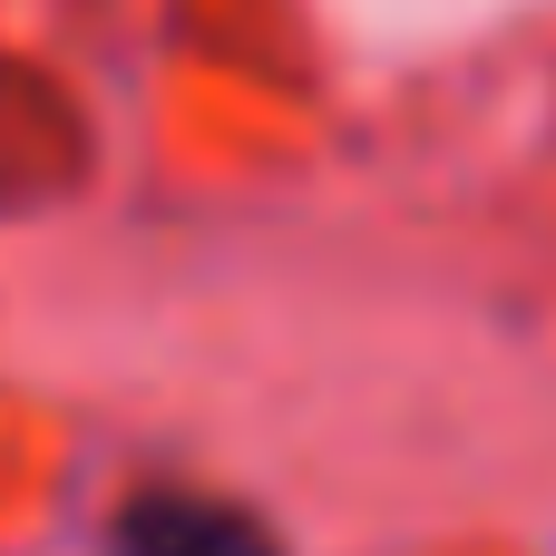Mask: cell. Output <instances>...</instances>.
<instances>
[{
  "label": "cell",
  "instance_id": "6da1fadb",
  "mask_svg": "<svg viewBox=\"0 0 556 556\" xmlns=\"http://www.w3.org/2000/svg\"><path fill=\"white\" fill-rule=\"evenodd\" d=\"M108 547L117 556H283V538L254 508H225L195 489H137Z\"/></svg>",
  "mask_w": 556,
  "mask_h": 556
}]
</instances>
